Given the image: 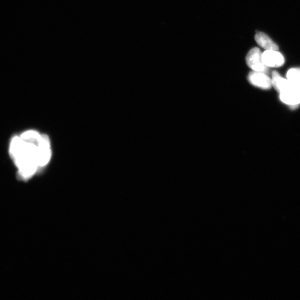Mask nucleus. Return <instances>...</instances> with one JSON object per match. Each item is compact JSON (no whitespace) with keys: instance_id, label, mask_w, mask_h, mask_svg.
Here are the masks:
<instances>
[{"instance_id":"obj_1","label":"nucleus","mask_w":300,"mask_h":300,"mask_svg":"<svg viewBox=\"0 0 300 300\" xmlns=\"http://www.w3.org/2000/svg\"><path fill=\"white\" fill-rule=\"evenodd\" d=\"M40 140H25L19 135L14 136L10 141L9 154L18 169L21 180L30 179L39 169L38 149Z\"/></svg>"},{"instance_id":"obj_2","label":"nucleus","mask_w":300,"mask_h":300,"mask_svg":"<svg viewBox=\"0 0 300 300\" xmlns=\"http://www.w3.org/2000/svg\"><path fill=\"white\" fill-rule=\"evenodd\" d=\"M272 84L280 94L281 101L285 104L296 106L300 104V85L282 78L277 71L272 73Z\"/></svg>"},{"instance_id":"obj_3","label":"nucleus","mask_w":300,"mask_h":300,"mask_svg":"<svg viewBox=\"0 0 300 300\" xmlns=\"http://www.w3.org/2000/svg\"><path fill=\"white\" fill-rule=\"evenodd\" d=\"M262 53L258 48L252 49L246 56V63L248 66L253 71L262 72L268 74L269 67L265 64L262 59Z\"/></svg>"},{"instance_id":"obj_4","label":"nucleus","mask_w":300,"mask_h":300,"mask_svg":"<svg viewBox=\"0 0 300 300\" xmlns=\"http://www.w3.org/2000/svg\"><path fill=\"white\" fill-rule=\"evenodd\" d=\"M51 157V144L48 135H42L38 144V160L39 169L48 164Z\"/></svg>"},{"instance_id":"obj_5","label":"nucleus","mask_w":300,"mask_h":300,"mask_svg":"<svg viewBox=\"0 0 300 300\" xmlns=\"http://www.w3.org/2000/svg\"><path fill=\"white\" fill-rule=\"evenodd\" d=\"M247 79L251 85L263 90H269L273 86L272 80L264 72L253 71L248 75Z\"/></svg>"},{"instance_id":"obj_6","label":"nucleus","mask_w":300,"mask_h":300,"mask_svg":"<svg viewBox=\"0 0 300 300\" xmlns=\"http://www.w3.org/2000/svg\"><path fill=\"white\" fill-rule=\"evenodd\" d=\"M278 50H266L262 54V59L268 67H279L284 64L285 59Z\"/></svg>"},{"instance_id":"obj_7","label":"nucleus","mask_w":300,"mask_h":300,"mask_svg":"<svg viewBox=\"0 0 300 300\" xmlns=\"http://www.w3.org/2000/svg\"><path fill=\"white\" fill-rule=\"evenodd\" d=\"M257 44L266 50H278L279 47L267 34L258 32L255 35Z\"/></svg>"},{"instance_id":"obj_8","label":"nucleus","mask_w":300,"mask_h":300,"mask_svg":"<svg viewBox=\"0 0 300 300\" xmlns=\"http://www.w3.org/2000/svg\"><path fill=\"white\" fill-rule=\"evenodd\" d=\"M286 78L291 82L300 85V68H292L288 70Z\"/></svg>"}]
</instances>
